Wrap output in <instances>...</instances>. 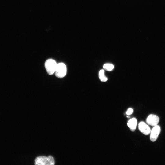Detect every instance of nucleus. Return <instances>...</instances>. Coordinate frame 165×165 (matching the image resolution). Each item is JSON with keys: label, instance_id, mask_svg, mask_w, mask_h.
<instances>
[{"label": "nucleus", "instance_id": "nucleus-1", "mask_svg": "<svg viewBox=\"0 0 165 165\" xmlns=\"http://www.w3.org/2000/svg\"><path fill=\"white\" fill-rule=\"evenodd\" d=\"M35 165H53L55 164L54 159L51 156L48 157L40 156L37 157L35 160Z\"/></svg>", "mask_w": 165, "mask_h": 165}, {"label": "nucleus", "instance_id": "nucleus-2", "mask_svg": "<svg viewBox=\"0 0 165 165\" xmlns=\"http://www.w3.org/2000/svg\"><path fill=\"white\" fill-rule=\"evenodd\" d=\"M57 64L52 59L47 60L45 63V67L47 73L50 75L54 73Z\"/></svg>", "mask_w": 165, "mask_h": 165}, {"label": "nucleus", "instance_id": "nucleus-3", "mask_svg": "<svg viewBox=\"0 0 165 165\" xmlns=\"http://www.w3.org/2000/svg\"><path fill=\"white\" fill-rule=\"evenodd\" d=\"M66 72V67L65 64L60 63L57 64L54 73L56 77L61 78L65 76Z\"/></svg>", "mask_w": 165, "mask_h": 165}, {"label": "nucleus", "instance_id": "nucleus-4", "mask_svg": "<svg viewBox=\"0 0 165 165\" xmlns=\"http://www.w3.org/2000/svg\"><path fill=\"white\" fill-rule=\"evenodd\" d=\"M161 131L159 126L157 125L153 127L150 132V140L152 142H154L157 140Z\"/></svg>", "mask_w": 165, "mask_h": 165}, {"label": "nucleus", "instance_id": "nucleus-5", "mask_svg": "<svg viewBox=\"0 0 165 165\" xmlns=\"http://www.w3.org/2000/svg\"><path fill=\"white\" fill-rule=\"evenodd\" d=\"M159 120L160 119L158 116L155 115L151 114L147 118L146 122L148 125L154 127L157 125Z\"/></svg>", "mask_w": 165, "mask_h": 165}, {"label": "nucleus", "instance_id": "nucleus-6", "mask_svg": "<svg viewBox=\"0 0 165 165\" xmlns=\"http://www.w3.org/2000/svg\"><path fill=\"white\" fill-rule=\"evenodd\" d=\"M138 128L140 131L145 135H147L150 133V127L143 121H141L139 123Z\"/></svg>", "mask_w": 165, "mask_h": 165}, {"label": "nucleus", "instance_id": "nucleus-7", "mask_svg": "<svg viewBox=\"0 0 165 165\" xmlns=\"http://www.w3.org/2000/svg\"><path fill=\"white\" fill-rule=\"evenodd\" d=\"M127 125L131 131H134L137 125L136 119L133 118L129 120L127 123Z\"/></svg>", "mask_w": 165, "mask_h": 165}, {"label": "nucleus", "instance_id": "nucleus-8", "mask_svg": "<svg viewBox=\"0 0 165 165\" xmlns=\"http://www.w3.org/2000/svg\"><path fill=\"white\" fill-rule=\"evenodd\" d=\"M99 76L101 81L103 82L107 81L108 79L105 75V71L104 70H101L99 73Z\"/></svg>", "mask_w": 165, "mask_h": 165}, {"label": "nucleus", "instance_id": "nucleus-9", "mask_svg": "<svg viewBox=\"0 0 165 165\" xmlns=\"http://www.w3.org/2000/svg\"><path fill=\"white\" fill-rule=\"evenodd\" d=\"M114 67V65L111 64H106L103 66L104 68L108 71H112Z\"/></svg>", "mask_w": 165, "mask_h": 165}, {"label": "nucleus", "instance_id": "nucleus-10", "mask_svg": "<svg viewBox=\"0 0 165 165\" xmlns=\"http://www.w3.org/2000/svg\"><path fill=\"white\" fill-rule=\"evenodd\" d=\"M133 109L131 108H129L126 112L127 114L128 115H131L133 112Z\"/></svg>", "mask_w": 165, "mask_h": 165}]
</instances>
